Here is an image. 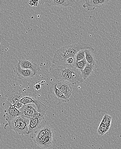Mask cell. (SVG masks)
Instances as JSON below:
<instances>
[{
	"instance_id": "4fadbf2b",
	"label": "cell",
	"mask_w": 121,
	"mask_h": 149,
	"mask_svg": "<svg viewBox=\"0 0 121 149\" xmlns=\"http://www.w3.org/2000/svg\"><path fill=\"white\" fill-rule=\"evenodd\" d=\"M22 97V96L17 92H12L8 96L7 101L20 110L23 105L20 102Z\"/></svg>"
},
{
	"instance_id": "7402d4cb",
	"label": "cell",
	"mask_w": 121,
	"mask_h": 149,
	"mask_svg": "<svg viewBox=\"0 0 121 149\" xmlns=\"http://www.w3.org/2000/svg\"><path fill=\"white\" fill-rule=\"evenodd\" d=\"M39 3V1H30L29 4L31 7H37Z\"/></svg>"
},
{
	"instance_id": "7c38bea8",
	"label": "cell",
	"mask_w": 121,
	"mask_h": 149,
	"mask_svg": "<svg viewBox=\"0 0 121 149\" xmlns=\"http://www.w3.org/2000/svg\"><path fill=\"white\" fill-rule=\"evenodd\" d=\"M110 1L109 0H86L83 7L88 10H93L96 8L102 7Z\"/></svg>"
},
{
	"instance_id": "8992f818",
	"label": "cell",
	"mask_w": 121,
	"mask_h": 149,
	"mask_svg": "<svg viewBox=\"0 0 121 149\" xmlns=\"http://www.w3.org/2000/svg\"><path fill=\"white\" fill-rule=\"evenodd\" d=\"M44 114L38 113L35 116L30 119L29 129L30 138L40 129L41 123L44 119Z\"/></svg>"
},
{
	"instance_id": "44dd1931",
	"label": "cell",
	"mask_w": 121,
	"mask_h": 149,
	"mask_svg": "<svg viewBox=\"0 0 121 149\" xmlns=\"http://www.w3.org/2000/svg\"><path fill=\"white\" fill-rule=\"evenodd\" d=\"M112 118L111 116L108 114L105 115L103 117L101 123L106 125L107 126L111 127V123Z\"/></svg>"
},
{
	"instance_id": "5bb4252c",
	"label": "cell",
	"mask_w": 121,
	"mask_h": 149,
	"mask_svg": "<svg viewBox=\"0 0 121 149\" xmlns=\"http://www.w3.org/2000/svg\"><path fill=\"white\" fill-rule=\"evenodd\" d=\"M18 63L22 68L32 70L36 74L41 70L40 68L38 65L28 59L20 60Z\"/></svg>"
},
{
	"instance_id": "ac0fdd59",
	"label": "cell",
	"mask_w": 121,
	"mask_h": 149,
	"mask_svg": "<svg viewBox=\"0 0 121 149\" xmlns=\"http://www.w3.org/2000/svg\"><path fill=\"white\" fill-rule=\"evenodd\" d=\"M87 64V61L85 58L82 61H76L74 64L73 66L76 68L81 71L83 70Z\"/></svg>"
},
{
	"instance_id": "ffe728a7",
	"label": "cell",
	"mask_w": 121,
	"mask_h": 149,
	"mask_svg": "<svg viewBox=\"0 0 121 149\" xmlns=\"http://www.w3.org/2000/svg\"><path fill=\"white\" fill-rule=\"evenodd\" d=\"M85 58V50H81L79 51L75 56L76 61H82Z\"/></svg>"
},
{
	"instance_id": "e0dca14e",
	"label": "cell",
	"mask_w": 121,
	"mask_h": 149,
	"mask_svg": "<svg viewBox=\"0 0 121 149\" xmlns=\"http://www.w3.org/2000/svg\"><path fill=\"white\" fill-rule=\"evenodd\" d=\"M93 50L91 49H85V59L87 61L88 64L91 65H95V60L94 57Z\"/></svg>"
},
{
	"instance_id": "d6986e66",
	"label": "cell",
	"mask_w": 121,
	"mask_h": 149,
	"mask_svg": "<svg viewBox=\"0 0 121 149\" xmlns=\"http://www.w3.org/2000/svg\"><path fill=\"white\" fill-rule=\"evenodd\" d=\"M110 128V127L109 126H107V125L103 123H101L97 130V132L100 135H104L109 131Z\"/></svg>"
},
{
	"instance_id": "cb8c5ba5",
	"label": "cell",
	"mask_w": 121,
	"mask_h": 149,
	"mask_svg": "<svg viewBox=\"0 0 121 149\" xmlns=\"http://www.w3.org/2000/svg\"><path fill=\"white\" fill-rule=\"evenodd\" d=\"M0 6H1V3H0Z\"/></svg>"
},
{
	"instance_id": "30bf717a",
	"label": "cell",
	"mask_w": 121,
	"mask_h": 149,
	"mask_svg": "<svg viewBox=\"0 0 121 149\" xmlns=\"http://www.w3.org/2000/svg\"><path fill=\"white\" fill-rule=\"evenodd\" d=\"M13 70L17 76L18 78L19 79L32 77L35 76L36 74V73H34L32 70L22 68L19 63L14 66Z\"/></svg>"
},
{
	"instance_id": "2e32d148",
	"label": "cell",
	"mask_w": 121,
	"mask_h": 149,
	"mask_svg": "<svg viewBox=\"0 0 121 149\" xmlns=\"http://www.w3.org/2000/svg\"><path fill=\"white\" fill-rule=\"evenodd\" d=\"M94 67L95 65H91L87 63L83 70L81 71L82 77L84 80H86L92 75L93 72Z\"/></svg>"
},
{
	"instance_id": "8fae6325",
	"label": "cell",
	"mask_w": 121,
	"mask_h": 149,
	"mask_svg": "<svg viewBox=\"0 0 121 149\" xmlns=\"http://www.w3.org/2000/svg\"><path fill=\"white\" fill-rule=\"evenodd\" d=\"M55 84L57 88L63 93L67 99L69 100L73 92V88L70 84L64 81H59Z\"/></svg>"
},
{
	"instance_id": "277c9868",
	"label": "cell",
	"mask_w": 121,
	"mask_h": 149,
	"mask_svg": "<svg viewBox=\"0 0 121 149\" xmlns=\"http://www.w3.org/2000/svg\"><path fill=\"white\" fill-rule=\"evenodd\" d=\"M20 102L23 105L29 104H33L36 106L39 113H42L44 115L45 114L47 110V107L40 102L35 97L28 95L22 97Z\"/></svg>"
},
{
	"instance_id": "6da1fadb",
	"label": "cell",
	"mask_w": 121,
	"mask_h": 149,
	"mask_svg": "<svg viewBox=\"0 0 121 149\" xmlns=\"http://www.w3.org/2000/svg\"><path fill=\"white\" fill-rule=\"evenodd\" d=\"M49 74L59 81H64L73 84L83 83L84 80L81 71L73 65L59 66L53 64L49 69Z\"/></svg>"
},
{
	"instance_id": "603a6c76",
	"label": "cell",
	"mask_w": 121,
	"mask_h": 149,
	"mask_svg": "<svg viewBox=\"0 0 121 149\" xmlns=\"http://www.w3.org/2000/svg\"><path fill=\"white\" fill-rule=\"evenodd\" d=\"M34 88L36 90H40V89H41V86L40 84H36L34 86Z\"/></svg>"
},
{
	"instance_id": "7a4b0ae2",
	"label": "cell",
	"mask_w": 121,
	"mask_h": 149,
	"mask_svg": "<svg viewBox=\"0 0 121 149\" xmlns=\"http://www.w3.org/2000/svg\"><path fill=\"white\" fill-rule=\"evenodd\" d=\"M85 49H91L93 51L94 50L92 46L83 43L64 46L56 51L53 56L52 63L57 65H65L68 59L75 58L76 54L79 51Z\"/></svg>"
},
{
	"instance_id": "52a82bcc",
	"label": "cell",
	"mask_w": 121,
	"mask_h": 149,
	"mask_svg": "<svg viewBox=\"0 0 121 149\" xmlns=\"http://www.w3.org/2000/svg\"><path fill=\"white\" fill-rule=\"evenodd\" d=\"M53 134L49 126H47L46 132L36 144L43 148H48L53 143Z\"/></svg>"
},
{
	"instance_id": "3957f363",
	"label": "cell",
	"mask_w": 121,
	"mask_h": 149,
	"mask_svg": "<svg viewBox=\"0 0 121 149\" xmlns=\"http://www.w3.org/2000/svg\"><path fill=\"white\" fill-rule=\"evenodd\" d=\"M29 119L20 115L8 122V125L11 130L16 132L17 134L28 135H29Z\"/></svg>"
},
{
	"instance_id": "9a60e30c",
	"label": "cell",
	"mask_w": 121,
	"mask_h": 149,
	"mask_svg": "<svg viewBox=\"0 0 121 149\" xmlns=\"http://www.w3.org/2000/svg\"><path fill=\"white\" fill-rule=\"evenodd\" d=\"M51 93L56 100L59 102L67 103L69 100L66 98L63 93L56 87V84H54L51 87Z\"/></svg>"
},
{
	"instance_id": "9c48e42d",
	"label": "cell",
	"mask_w": 121,
	"mask_h": 149,
	"mask_svg": "<svg viewBox=\"0 0 121 149\" xmlns=\"http://www.w3.org/2000/svg\"><path fill=\"white\" fill-rule=\"evenodd\" d=\"M73 0H41L40 4H45L48 6H58L62 7H71L73 5Z\"/></svg>"
},
{
	"instance_id": "5b68a950",
	"label": "cell",
	"mask_w": 121,
	"mask_h": 149,
	"mask_svg": "<svg viewBox=\"0 0 121 149\" xmlns=\"http://www.w3.org/2000/svg\"><path fill=\"white\" fill-rule=\"evenodd\" d=\"M3 105L5 107V114L3 116L6 121L9 122L14 118L21 115L20 110L10 103L8 101L3 104Z\"/></svg>"
},
{
	"instance_id": "ba28073f",
	"label": "cell",
	"mask_w": 121,
	"mask_h": 149,
	"mask_svg": "<svg viewBox=\"0 0 121 149\" xmlns=\"http://www.w3.org/2000/svg\"><path fill=\"white\" fill-rule=\"evenodd\" d=\"M20 111L21 115L29 120L39 113L36 106L33 104H29L23 105Z\"/></svg>"
}]
</instances>
